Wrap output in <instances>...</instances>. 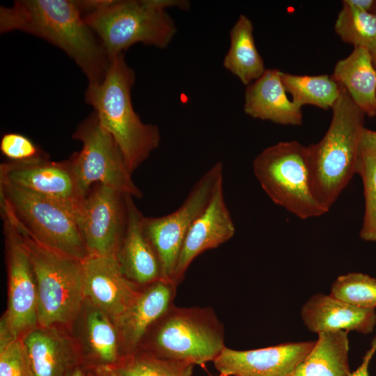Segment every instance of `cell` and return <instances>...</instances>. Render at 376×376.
Wrapping results in <instances>:
<instances>
[{
  "label": "cell",
  "instance_id": "1",
  "mask_svg": "<svg viewBox=\"0 0 376 376\" xmlns=\"http://www.w3.org/2000/svg\"><path fill=\"white\" fill-rule=\"evenodd\" d=\"M83 13L82 0H17L1 6L0 32L20 31L47 40L76 63L88 84H99L110 59Z\"/></svg>",
  "mask_w": 376,
  "mask_h": 376
},
{
  "label": "cell",
  "instance_id": "2",
  "mask_svg": "<svg viewBox=\"0 0 376 376\" xmlns=\"http://www.w3.org/2000/svg\"><path fill=\"white\" fill-rule=\"evenodd\" d=\"M84 19L109 59L136 43L164 49L177 33L168 8L187 10V0H84Z\"/></svg>",
  "mask_w": 376,
  "mask_h": 376
},
{
  "label": "cell",
  "instance_id": "3",
  "mask_svg": "<svg viewBox=\"0 0 376 376\" xmlns=\"http://www.w3.org/2000/svg\"><path fill=\"white\" fill-rule=\"evenodd\" d=\"M134 71L125 54L110 59L101 82L88 84L85 101L91 105L101 126L118 144L129 171L132 174L160 144L159 127L143 123L134 111L131 91Z\"/></svg>",
  "mask_w": 376,
  "mask_h": 376
},
{
  "label": "cell",
  "instance_id": "4",
  "mask_svg": "<svg viewBox=\"0 0 376 376\" xmlns=\"http://www.w3.org/2000/svg\"><path fill=\"white\" fill-rule=\"evenodd\" d=\"M331 109L326 134L318 143L306 146L312 190L327 211L356 173L365 128V113L341 86Z\"/></svg>",
  "mask_w": 376,
  "mask_h": 376
},
{
  "label": "cell",
  "instance_id": "5",
  "mask_svg": "<svg viewBox=\"0 0 376 376\" xmlns=\"http://www.w3.org/2000/svg\"><path fill=\"white\" fill-rule=\"evenodd\" d=\"M2 217L16 228L32 264L38 288V326L49 327L73 321L85 299L84 260L42 244Z\"/></svg>",
  "mask_w": 376,
  "mask_h": 376
},
{
  "label": "cell",
  "instance_id": "6",
  "mask_svg": "<svg viewBox=\"0 0 376 376\" xmlns=\"http://www.w3.org/2000/svg\"><path fill=\"white\" fill-rule=\"evenodd\" d=\"M2 216L42 244L84 260L88 256L73 214L59 203L0 180Z\"/></svg>",
  "mask_w": 376,
  "mask_h": 376
},
{
  "label": "cell",
  "instance_id": "7",
  "mask_svg": "<svg viewBox=\"0 0 376 376\" xmlns=\"http://www.w3.org/2000/svg\"><path fill=\"white\" fill-rule=\"evenodd\" d=\"M253 171L268 197L298 218L328 212L313 194L307 148L298 141H281L265 148L253 159Z\"/></svg>",
  "mask_w": 376,
  "mask_h": 376
},
{
  "label": "cell",
  "instance_id": "8",
  "mask_svg": "<svg viewBox=\"0 0 376 376\" xmlns=\"http://www.w3.org/2000/svg\"><path fill=\"white\" fill-rule=\"evenodd\" d=\"M159 322L148 352L157 357L203 365L224 348L223 329L209 308L172 306Z\"/></svg>",
  "mask_w": 376,
  "mask_h": 376
},
{
  "label": "cell",
  "instance_id": "9",
  "mask_svg": "<svg viewBox=\"0 0 376 376\" xmlns=\"http://www.w3.org/2000/svg\"><path fill=\"white\" fill-rule=\"evenodd\" d=\"M72 138L82 145L81 150L70 159L77 185L84 196L95 184L111 187L133 198L142 197L118 144L101 126L95 112L81 123Z\"/></svg>",
  "mask_w": 376,
  "mask_h": 376
},
{
  "label": "cell",
  "instance_id": "10",
  "mask_svg": "<svg viewBox=\"0 0 376 376\" xmlns=\"http://www.w3.org/2000/svg\"><path fill=\"white\" fill-rule=\"evenodd\" d=\"M224 166L214 164L194 184L180 206L158 217H143V227L157 256L162 279L173 281L183 241L194 221L207 205L223 178Z\"/></svg>",
  "mask_w": 376,
  "mask_h": 376
},
{
  "label": "cell",
  "instance_id": "11",
  "mask_svg": "<svg viewBox=\"0 0 376 376\" xmlns=\"http://www.w3.org/2000/svg\"><path fill=\"white\" fill-rule=\"evenodd\" d=\"M3 219L8 272V299L1 329L12 336L23 338L38 325V288L32 264L12 222Z\"/></svg>",
  "mask_w": 376,
  "mask_h": 376
},
{
  "label": "cell",
  "instance_id": "12",
  "mask_svg": "<svg viewBox=\"0 0 376 376\" xmlns=\"http://www.w3.org/2000/svg\"><path fill=\"white\" fill-rule=\"evenodd\" d=\"M126 196L95 185L85 196L77 224L89 256H116L126 226Z\"/></svg>",
  "mask_w": 376,
  "mask_h": 376
},
{
  "label": "cell",
  "instance_id": "13",
  "mask_svg": "<svg viewBox=\"0 0 376 376\" xmlns=\"http://www.w3.org/2000/svg\"><path fill=\"white\" fill-rule=\"evenodd\" d=\"M0 180L59 203L73 214L77 222L85 196L79 188L70 158L59 162L47 157L3 163Z\"/></svg>",
  "mask_w": 376,
  "mask_h": 376
},
{
  "label": "cell",
  "instance_id": "14",
  "mask_svg": "<svg viewBox=\"0 0 376 376\" xmlns=\"http://www.w3.org/2000/svg\"><path fill=\"white\" fill-rule=\"evenodd\" d=\"M314 343H288L242 351L224 347L213 362L221 376H291Z\"/></svg>",
  "mask_w": 376,
  "mask_h": 376
},
{
  "label": "cell",
  "instance_id": "15",
  "mask_svg": "<svg viewBox=\"0 0 376 376\" xmlns=\"http://www.w3.org/2000/svg\"><path fill=\"white\" fill-rule=\"evenodd\" d=\"M84 294L114 323L139 292L124 274L116 256H88L84 261Z\"/></svg>",
  "mask_w": 376,
  "mask_h": 376
},
{
  "label": "cell",
  "instance_id": "16",
  "mask_svg": "<svg viewBox=\"0 0 376 376\" xmlns=\"http://www.w3.org/2000/svg\"><path fill=\"white\" fill-rule=\"evenodd\" d=\"M224 179L218 182L205 210L194 221L183 241L173 281L178 285L193 260L203 252L231 239L235 226L224 194Z\"/></svg>",
  "mask_w": 376,
  "mask_h": 376
},
{
  "label": "cell",
  "instance_id": "17",
  "mask_svg": "<svg viewBox=\"0 0 376 376\" xmlns=\"http://www.w3.org/2000/svg\"><path fill=\"white\" fill-rule=\"evenodd\" d=\"M146 285L114 322L127 354L136 351L148 329L173 306V281L160 279Z\"/></svg>",
  "mask_w": 376,
  "mask_h": 376
},
{
  "label": "cell",
  "instance_id": "18",
  "mask_svg": "<svg viewBox=\"0 0 376 376\" xmlns=\"http://www.w3.org/2000/svg\"><path fill=\"white\" fill-rule=\"evenodd\" d=\"M127 221L116 258L126 276L137 285H146L162 279L157 256L143 227L144 216L133 197L126 196Z\"/></svg>",
  "mask_w": 376,
  "mask_h": 376
},
{
  "label": "cell",
  "instance_id": "19",
  "mask_svg": "<svg viewBox=\"0 0 376 376\" xmlns=\"http://www.w3.org/2000/svg\"><path fill=\"white\" fill-rule=\"evenodd\" d=\"M304 324L311 331H354L363 334L376 324L375 309L354 306L331 295H313L302 306Z\"/></svg>",
  "mask_w": 376,
  "mask_h": 376
},
{
  "label": "cell",
  "instance_id": "20",
  "mask_svg": "<svg viewBox=\"0 0 376 376\" xmlns=\"http://www.w3.org/2000/svg\"><path fill=\"white\" fill-rule=\"evenodd\" d=\"M281 74L278 69H267L248 85L244 93V111L253 118L283 125H301V107L288 97Z\"/></svg>",
  "mask_w": 376,
  "mask_h": 376
},
{
  "label": "cell",
  "instance_id": "21",
  "mask_svg": "<svg viewBox=\"0 0 376 376\" xmlns=\"http://www.w3.org/2000/svg\"><path fill=\"white\" fill-rule=\"evenodd\" d=\"M22 338L36 376H65L82 365L75 346L54 327L38 326Z\"/></svg>",
  "mask_w": 376,
  "mask_h": 376
},
{
  "label": "cell",
  "instance_id": "22",
  "mask_svg": "<svg viewBox=\"0 0 376 376\" xmlns=\"http://www.w3.org/2000/svg\"><path fill=\"white\" fill-rule=\"evenodd\" d=\"M331 77L365 115H376V69L369 49L355 47L336 63Z\"/></svg>",
  "mask_w": 376,
  "mask_h": 376
},
{
  "label": "cell",
  "instance_id": "23",
  "mask_svg": "<svg viewBox=\"0 0 376 376\" xmlns=\"http://www.w3.org/2000/svg\"><path fill=\"white\" fill-rule=\"evenodd\" d=\"M291 376H350L347 332L325 331Z\"/></svg>",
  "mask_w": 376,
  "mask_h": 376
},
{
  "label": "cell",
  "instance_id": "24",
  "mask_svg": "<svg viewBox=\"0 0 376 376\" xmlns=\"http://www.w3.org/2000/svg\"><path fill=\"white\" fill-rule=\"evenodd\" d=\"M223 65L246 86L266 70L256 45L253 23L245 15L239 16L230 31V47Z\"/></svg>",
  "mask_w": 376,
  "mask_h": 376
},
{
  "label": "cell",
  "instance_id": "25",
  "mask_svg": "<svg viewBox=\"0 0 376 376\" xmlns=\"http://www.w3.org/2000/svg\"><path fill=\"white\" fill-rule=\"evenodd\" d=\"M86 334L90 356L87 366H111L120 360L119 335L115 324L93 306L86 318Z\"/></svg>",
  "mask_w": 376,
  "mask_h": 376
},
{
  "label": "cell",
  "instance_id": "26",
  "mask_svg": "<svg viewBox=\"0 0 376 376\" xmlns=\"http://www.w3.org/2000/svg\"><path fill=\"white\" fill-rule=\"evenodd\" d=\"M281 79L286 92L297 105H313L331 109L340 93V86L331 76L297 75L283 72Z\"/></svg>",
  "mask_w": 376,
  "mask_h": 376
},
{
  "label": "cell",
  "instance_id": "27",
  "mask_svg": "<svg viewBox=\"0 0 376 376\" xmlns=\"http://www.w3.org/2000/svg\"><path fill=\"white\" fill-rule=\"evenodd\" d=\"M194 366L136 351L123 355L118 363L108 367L119 376H191Z\"/></svg>",
  "mask_w": 376,
  "mask_h": 376
},
{
  "label": "cell",
  "instance_id": "28",
  "mask_svg": "<svg viewBox=\"0 0 376 376\" xmlns=\"http://www.w3.org/2000/svg\"><path fill=\"white\" fill-rule=\"evenodd\" d=\"M335 32L345 42L370 51L376 48V13L359 9L346 0L338 14Z\"/></svg>",
  "mask_w": 376,
  "mask_h": 376
},
{
  "label": "cell",
  "instance_id": "29",
  "mask_svg": "<svg viewBox=\"0 0 376 376\" xmlns=\"http://www.w3.org/2000/svg\"><path fill=\"white\" fill-rule=\"evenodd\" d=\"M356 173L361 178L365 200L360 237L376 242V152L360 150Z\"/></svg>",
  "mask_w": 376,
  "mask_h": 376
},
{
  "label": "cell",
  "instance_id": "30",
  "mask_svg": "<svg viewBox=\"0 0 376 376\" xmlns=\"http://www.w3.org/2000/svg\"><path fill=\"white\" fill-rule=\"evenodd\" d=\"M330 295L358 307L375 309L376 279L359 272L341 275L333 283Z\"/></svg>",
  "mask_w": 376,
  "mask_h": 376
},
{
  "label": "cell",
  "instance_id": "31",
  "mask_svg": "<svg viewBox=\"0 0 376 376\" xmlns=\"http://www.w3.org/2000/svg\"><path fill=\"white\" fill-rule=\"evenodd\" d=\"M0 376H36L22 338L0 330Z\"/></svg>",
  "mask_w": 376,
  "mask_h": 376
},
{
  "label": "cell",
  "instance_id": "32",
  "mask_svg": "<svg viewBox=\"0 0 376 376\" xmlns=\"http://www.w3.org/2000/svg\"><path fill=\"white\" fill-rule=\"evenodd\" d=\"M0 150L10 162H28L47 157L29 138L15 132L6 133L2 136Z\"/></svg>",
  "mask_w": 376,
  "mask_h": 376
},
{
  "label": "cell",
  "instance_id": "33",
  "mask_svg": "<svg viewBox=\"0 0 376 376\" xmlns=\"http://www.w3.org/2000/svg\"><path fill=\"white\" fill-rule=\"evenodd\" d=\"M376 352V335L374 337L370 348L365 354L362 363L358 368L351 373L350 376H369L368 367L371 359Z\"/></svg>",
  "mask_w": 376,
  "mask_h": 376
},
{
  "label": "cell",
  "instance_id": "34",
  "mask_svg": "<svg viewBox=\"0 0 376 376\" xmlns=\"http://www.w3.org/2000/svg\"><path fill=\"white\" fill-rule=\"evenodd\" d=\"M360 150L376 152V131L364 128L361 134Z\"/></svg>",
  "mask_w": 376,
  "mask_h": 376
},
{
  "label": "cell",
  "instance_id": "35",
  "mask_svg": "<svg viewBox=\"0 0 376 376\" xmlns=\"http://www.w3.org/2000/svg\"><path fill=\"white\" fill-rule=\"evenodd\" d=\"M86 368L88 376H119L109 367L105 366H88Z\"/></svg>",
  "mask_w": 376,
  "mask_h": 376
},
{
  "label": "cell",
  "instance_id": "36",
  "mask_svg": "<svg viewBox=\"0 0 376 376\" xmlns=\"http://www.w3.org/2000/svg\"><path fill=\"white\" fill-rule=\"evenodd\" d=\"M351 5L364 11L373 13L376 6L375 0H346Z\"/></svg>",
  "mask_w": 376,
  "mask_h": 376
},
{
  "label": "cell",
  "instance_id": "37",
  "mask_svg": "<svg viewBox=\"0 0 376 376\" xmlns=\"http://www.w3.org/2000/svg\"><path fill=\"white\" fill-rule=\"evenodd\" d=\"M65 376H87L84 366L79 365L73 368Z\"/></svg>",
  "mask_w": 376,
  "mask_h": 376
},
{
  "label": "cell",
  "instance_id": "38",
  "mask_svg": "<svg viewBox=\"0 0 376 376\" xmlns=\"http://www.w3.org/2000/svg\"><path fill=\"white\" fill-rule=\"evenodd\" d=\"M370 52L372 56L373 65L375 66V68L376 69V48L370 50Z\"/></svg>",
  "mask_w": 376,
  "mask_h": 376
},
{
  "label": "cell",
  "instance_id": "39",
  "mask_svg": "<svg viewBox=\"0 0 376 376\" xmlns=\"http://www.w3.org/2000/svg\"><path fill=\"white\" fill-rule=\"evenodd\" d=\"M373 13H376V6H375V9H374V10H373Z\"/></svg>",
  "mask_w": 376,
  "mask_h": 376
},
{
  "label": "cell",
  "instance_id": "40",
  "mask_svg": "<svg viewBox=\"0 0 376 376\" xmlns=\"http://www.w3.org/2000/svg\"><path fill=\"white\" fill-rule=\"evenodd\" d=\"M88 376V375H87Z\"/></svg>",
  "mask_w": 376,
  "mask_h": 376
}]
</instances>
